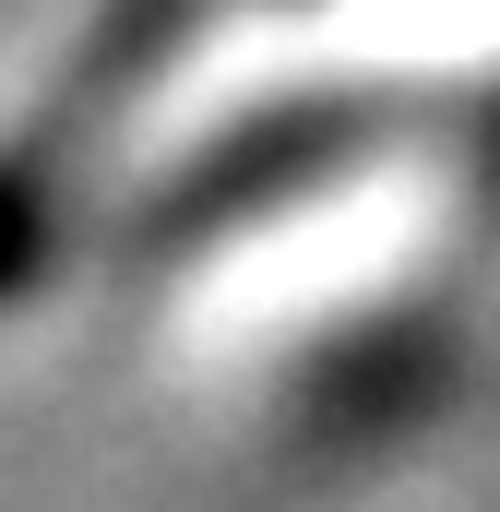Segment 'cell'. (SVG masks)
Instances as JSON below:
<instances>
[{"label":"cell","mask_w":500,"mask_h":512,"mask_svg":"<svg viewBox=\"0 0 500 512\" xmlns=\"http://www.w3.org/2000/svg\"><path fill=\"white\" fill-rule=\"evenodd\" d=\"M417 120V96H310V108H262L250 131H227L215 155H191L167 191H155V239L179 251V239H215V227H239L262 203H298L310 179H346L358 155H381L393 131Z\"/></svg>","instance_id":"obj_1"},{"label":"cell","mask_w":500,"mask_h":512,"mask_svg":"<svg viewBox=\"0 0 500 512\" xmlns=\"http://www.w3.org/2000/svg\"><path fill=\"white\" fill-rule=\"evenodd\" d=\"M179 24H191V0H131L120 24H108V48L36 108V131H12L0 143V298L36 274V251H48V215H60V179H72V155L96 143V120L108 108H131L143 96V72L179 48Z\"/></svg>","instance_id":"obj_2"}]
</instances>
